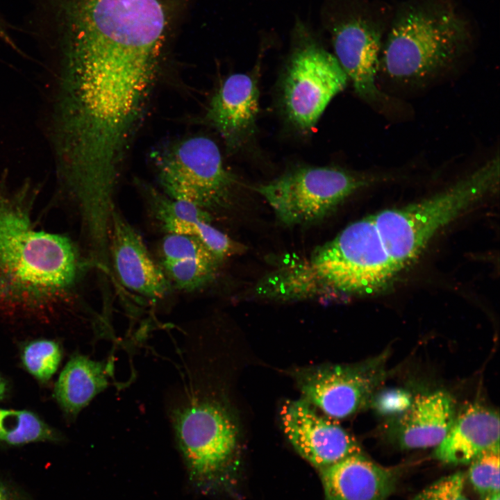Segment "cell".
<instances>
[{
    "mask_svg": "<svg viewBox=\"0 0 500 500\" xmlns=\"http://www.w3.org/2000/svg\"><path fill=\"white\" fill-rule=\"evenodd\" d=\"M30 190L27 183L9 194L0 185V302L34 308L61 299L81 262L69 238L33 227Z\"/></svg>",
    "mask_w": 500,
    "mask_h": 500,
    "instance_id": "cell-3",
    "label": "cell"
},
{
    "mask_svg": "<svg viewBox=\"0 0 500 500\" xmlns=\"http://www.w3.org/2000/svg\"><path fill=\"white\" fill-rule=\"evenodd\" d=\"M399 272L372 215L348 225L308 256L277 267L254 290L283 301L369 295L385 290Z\"/></svg>",
    "mask_w": 500,
    "mask_h": 500,
    "instance_id": "cell-2",
    "label": "cell"
},
{
    "mask_svg": "<svg viewBox=\"0 0 500 500\" xmlns=\"http://www.w3.org/2000/svg\"><path fill=\"white\" fill-rule=\"evenodd\" d=\"M322 19L333 55L356 94L370 103L383 100L385 95L376 83L382 49L380 23L350 0H327Z\"/></svg>",
    "mask_w": 500,
    "mask_h": 500,
    "instance_id": "cell-10",
    "label": "cell"
},
{
    "mask_svg": "<svg viewBox=\"0 0 500 500\" xmlns=\"http://www.w3.org/2000/svg\"><path fill=\"white\" fill-rule=\"evenodd\" d=\"M8 391V383L6 379L0 375V401L3 399Z\"/></svg>",
    "mask_w": 500,
    "mask_h": 500,
    "instance_id": "cell-27",
    "label": "cell"
},
{
    "mask_svg": "<svg viewBox=\"0 0 500 500\" xmlns=\"http://www.w3.org/2000/svg\"><path fill=\"white\" fill-rule=\"evenodd\" d=\"M487 500H500L499 499V493L496 494L494 495H492L488 498H487Z\"/></svg>",
    "mask_w": 500,
    "mask_h": 500,
    "instance_id": "cell-28",
    "label": "cell"
},
{
    "mask_svg": "<svg viewBox=\"0 0 500 500\" xmlns=\"http://www.w3.org/2000/svg\"><path fill=\"white\" fill-rule=\"evenodd\" d=\"M469 37L467 22L450 3L406 6L398 12L382 46L379 68L394 81L425 80L455 61Z\"/></svg>",
    "mask_w": 500,
    "mask_h": 500,
    "instance_id": "cell-4",
    "label": "cell"
},
{
    "mask_svg": "<svg viewBox=\"0 0 500 500\" xmlns=\"http://www.w3.org/2000/svg\"><path fill=\"white\" fill-rule=\"evenodd\" d=\"M374 178L339 167H303L260 185L256 190L279 222L294 226L322 220Z\"/></svg>",
    "mask_w": 500,
    "mask_h": 500,
    "instance_id": "cell-8",
    "label": "cell"
},
{
    "mask_svg": "<svg viewBox=\"0 0 500 500\" xmlns=\"http://www.w3.org/2000/svg\"><path fill=\"white\" fill-rule=\"evenodd\" d=\"M219 262L215 260H161L162 270L174 285L187 292L199 290L216 276Z\"/></svg>",
    "mask_w": 500,
    "mask_h": 500,
    "instance_id": "cell-21",
    "label": "cell"
},
{
    "mask_svg": "<svg viewBox=\"0 0 500 500\" xmlns=\"http://www.w3.org/2000/svg\"><path fill=\"white\" fill-rule=\"evenodd\" d=\"M464 488V475L455 473L434 482L412 500H467Z\"/></svg>",
    "mask_w": 500,
    "mask_h": 500,
    "instance_id": "cell-24",
    "label": "cell"
},
{
    "mask_svg": "<svg viewBox=\"0 0 500 500\" xmlns=\"http://www.w3.org/2000/svg\"><path fill=\"white\" fill-rule=\"evenodd\" d=\"M499 452V417L493 410L472 404L456 416L434 457L444 463H470L485 453Z\"/></svg>",
    "mask_w": 500,
    "mask_h": 500,
    "instance_id": "cell-15",
    "label": "cell"
},
{
    "mask_svg": "<svg viewBox=\"0 0 500 500\" xmlns=\"http://www.w3.org/2000/svg\"><path fill=\"white\" fill-rule=\"evenodd\" d=\"M62 435L35 412L0 408V442L18 447L34 442H59Z\"/></svg>",
    "mask_w": 500,
    "mask_h": 500,
    "instance_id": "cell-19",
    "label": "cell"
},
{
    "mask_svg": "<svg viewBox=\"0 0 500 500\" xmlns=\"http://www.w3.org/2000/svg\"><path fill=\"white\" fill-rule=\"evenodd\" d=\"M0 40L17 50V47L9 34L8 28L5 21L0 16Z\"/></svg>",
    "mask_w": 500,
    "mask_h": 500,
    "instance_id": "cell-26",
    "label": "cell"
},
{
    "mask_svg": "<svg viewBox=\"0 0 500 500\" xmlns=\"http://www.w3.org/2000/svg\"><path fill=\"white\" fill-rule=\"evenodd\" d=\"M258 103L257 81L248 74L230 75L214 94L206 118L219 132L228 150H238L253 135Z\"/></svg>",
    "mask_w": 500,
    "mask_h": 500,
    "instance_id": "cell-14",
    "label": "cell"
},
{
    "mask_svg": "<svg viewBox=\"0 0 500 500\" xmlns=\"http://www.w3.org/2000/svg\"><path fill=\"white\" fill-rule=\"evenodd\" d=\"M160 252L161 260L197 258L219 262L199 239L189 235L167 233L161 242Z\"/></svg>",
    "mask_w": 500,
    "mask_h": 500,
    "instance_id": "cell-23",
    "label": "cell"
},
{
    "mask_svg": "<svg viewBox=\"0 0 500 500\" xmlns=\"http://www.w3.org/2000/svg\"><path fill=\"white\" fill-rule=\"evenodd\" d=\"M60 56L53 116L71 137L127 144L155 74L167 25L159 0H37Z\"/></svg>",
    "mask_w": 500,
    "mask_h": 500,
    "instance_id": "cell-1",
    "label": "cell"
},
{
    "mask_svg": "<svg viewBox=\"0 0 500 500\" xmlns=\"http://www.w3.org/2000/svg\"><path fill=\"white\" fill-rule=\"evenodd\" d=\"M109 233L110 258L122 284L153 300L165 297L171 288L169 281L152 259L140 235L115 207Z\"/></svg>",
    "mask_w": 500,
    "mask_h": 500,
    "instance_id": "cell-13",
    "label": "cell"
},
{
    "mask_svg": "<svg viewBox=\"0 0 500 500\" xmlns=\"http://www.w3.org/2000/svg\"><path fill=\"white\" fill-rule=\"evenodd\" d=\"M104 362L75 353L61 371L53 396L65 416L73 419L108 385L110 371Z\"/></svg>",
    "mask_w": 500,
    "mask_h": 500,
    "instance_id": "cell-18",
    "label": "cell"
},
{
    "mask_svg": "<svg viewBox=\"0 0 500 500\" xmlns=\"http://www.w3.org/2000/svg\"><path fill=\"white\" fill-rule=\"evenodd\" d=\"M280 415L290 443L301 456L320 469L361 453L351 434L335 419L319 415L303 399L285 402Z\"/></svg>",
    "mask_w": 500,
    "mask_h": 500,
    "instance_id": "cell-12",
    "label": "cell"
},
{
    "mask_svg": "<svg viewBox=\"0 0 500 500\" xmlns=\"http://www.w3.org/2000/svg\"><path fill=\"white\" fill-rule=\"evenodd\" d=\"M169 416L183 458L194 475L216 474L237 447L235 425L225 407L200 385L175 391Z\"/></svg>",
    "mask_w": 500,
    "mask_h": 500,
    "instance_id": "cell-6",
    "label": "cell"
},
{
    "mask_svg": "<svg viewBox=\"0 0 500 500\" xmlns=\"http://www.w3.org/2000/svg\"><path fill=\"white\" fill-rule=\"evenodd\" d=\"M159 182L168 197L208 211L226 205L237 183L217 144L204 136L181 141L158 161Z\"/></svg>",
    "mask_w": 500,
    "mask_h": 500,
    "instance_id": "cell-9",
    "label": "cell"
},
{
    "mask_svg": "<svg viewBox=\"0 0 500 500\" xmlns=\"http://www.w3.org/2000/svg\"><path fill=\"white\" fill-rule=\"evenodd\" d=\"M470 464L469 479L475 490L486 498L499 493V452L481 455Z\"/></svg>",
    "mask_w": 500,
    "mask_h": 500,
    "instance_id": "cell-22",
    "label": "cell"
},
{
    "mask_svg": "<svg viewBox=\"0 0 500 500\" xmlns=\"http://www.w3.org/2000/svg\"><path fill=\"white\" fill-rule=\"evenodd\" d=\"M0 500L31 499L16 484L0 474Z\"/></svg>",
    "mask_w": 500,
    "mask_h": 500,
    "instance_id": "cell-25",
    "label": "cell"
},
{
    "mask_svg": "<svg viewBox=\"0 0 500 500\" xmlns=\"http://www.w3.org/2000/svg\"><path fill=\"white\" fill-rule=\"evenodd\" d=\"M384 356L354 365L315 368L299 378L303 400L333 419L364 408L385 377Z\"/></svg>",
    "mask_w": 500,
    "mask_h": 500,
    "instance_id": "cell-11",
    "label": "cell"
},
{
    "mask_svg": "<svg viewBox=\"0 0 500 500\" xmlns=\"http://www.w3.org/2000/svg\"><path fill=\"white\" fill-rule=\"evenodd\" d=\"M320 470L326 500H386L396 481L394 471L361 453Z\"/></svg>",
    "mask_w": 500,
    "mask_h": 500,
    "instance_id": "cell-16",
    "label": "cell"
},
{
    "mask_svg": "<svg viewBox=\"0 0 500 500\" xmlns=\"http://www.w3.org/2000/svg\"><path fill=\"white\" fill-rule=\"evenodd\" d=\"M60 344L52 339L40 338L26 342L20 350L22 367L41 383H48L62 359Z\"/></svg>",
    "mask_w": 500,
    "mask_h": 500,
    "instance_id": "cell-20",
    "label": "cell"
},
{
    "mask_svg": "<svg viewBox=\"0 0 500 500\" xmlns=\"http://www.w3.org/2000/svg\"><path fill=\"white\" fill-rule=\"evenodd\" d=\"M456 416L455 403L448 393L438 390L419 395L397 423L394 440L405 449L435 448Z\"/></svg>",
    "mask_w": 500,
    "mask_h": 500,
    "instance_id": "cell-17",
    "label": "cell"
},
{
    "mask_svg": "<svg viewBox=\"0 0 500 500\" xmlns=\"http://www.w3.org/2000/svg\"><path fill=\"white\" fill-rule=\"evenodd\" d=\"M499 178L497 156L437 194L373 215L383 245L398 270L417 259L440 229L494 189Z\"/></svg>",
    "mask_w": 500,
    "mask_h": 500,
    "instance_id": "cell-5",
    "label": "cell"
},
{
    "mask_svg": "<svg viewBox=\"0 0 500 500\" xmlns=\"http://www.w3.org/2000/svg\"><path fill=\"white\" fill-rule=\"evenodd\" d=\"M294 39L282 83L281 102L289 122L299 130L308 131L349 79L335 56L302 22L295 25Z\"/></svg>",
    "mask_w": 500,
    "mask_h": 500,
    "instance_id": "cell-7",
    "label": "cell"
}]
</instances>
